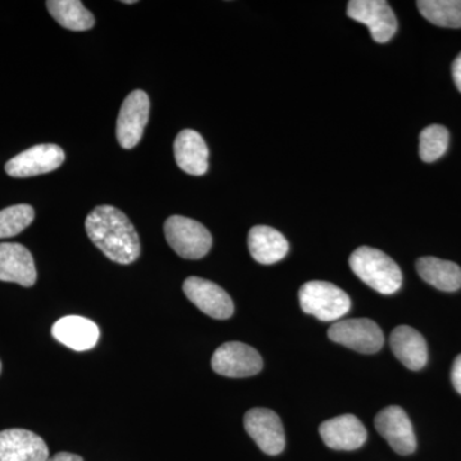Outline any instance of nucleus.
Instances as JSON below:
<instances>
[{
	"mask_svg": "<svg viewBox=\"0 0 461 461\" xmlns=\"http://www.w3.org/2000/svg\"><path fill=\"white\" fill-rule=\"evenodd\" d=\"M251 257L260 264H275L287 256L288 242L277 230L269 226H256L248 236Z\"/></svg>",
	"mask_w": 461,
	"mask_h": 461,
	"instance_id": "19",
	"label": "nucleus"
},
{
	"mask_svg": "<svg viewBox=\"0 0 461 461\" xmlns=\"http://www.w3.org/2000/svg\"><path fill=\"white\" fill-rule=\"evenodd\" d=\"M375 429L384 437L395 453L411 455L417 448L412 424L408 414L400 406H387L375 420Z\"/></svg>",
	"mask_w": 461,
	"mask_h": 461,
	"instance_id": "12",
	"label": "nucleus"
},
{
	"mask_svg": "<svg viewBox=\"0 0 461 461\" xmlns=\"http://www.w3.org/2000/svg\"><path fill=\"white\" fill-rule=\"evenodd\" d=\"M212 368L229 378H247L262 371L263 360L256 348L242 342H226L215 350Z\"/></svg>",
	"mask_w": 461,
	"mask_h": 461,
	"instance_id": "6",
	"label": "nucleus"
},
{
	"mask_svg": "<svg viewBox=\"0 0 461 461\" xmlns=\"http://www.w3.org/2000/svg\"><path fill=\"white\" fill-rule=\"evenodd\" d=\"M448 141L450 133L446 127L439 124L426 127L420 136V159L426 163L436 162L447 150Z\"/></svg>",
	"mask_w": 461,
	"mask_h": 461,
	"instance_id": "23",
	"label": "nucleus"
},
{
	"mask_svg": "<svg viewBox=\"0 0 461 461\" xmlns=\"http://www.w3.org/2000/svg\"><path fill=\"white\" fill-rule=\"evenodd\" d=\"M50 450L44 439L27 429L0 432V461H47Z\"/></svg>",
	"mask_w": 461,
	"mask_h": 461,
	"instance_id": "13",
	"label": "nucleus"
},
{
	"mask_svg": "<svg viewBox=\"0 0 461 461\" xmlns=\"http://www.w3.org/2000/svg\"><path fill=\"white\" fill-rule=\"evenodd\" d=\"M122 3H124V5H135L136 2L135 0H127V2L126 0H123Z\"/></svg>",
	"mask_w": 461,
	"mask_h": 461,
	"instance_id": "28",
	"label": "nucleus"
},
{
	"mask_svg": "<svg viewBox=\"0 0 461 461\" xmlns=\"http://www.w3.org/2000/svg\"><path fill=\"white\" fill-rule=\"evenodd\" d=\"M184 293L203 313L214 320H229L235 306L232 299L222 287L204 278L189 277L184 282Z\"/></svg>",
	"mask_w": 461,
	"mask_h": 461,
	"instance_id": "11",
	"label": "nucleus"
},
{
	"mask_svg": "<svg viewBox=\"0 0 461 461\" xmlns=\"http://www.w3.org/2000/svg\"><path fill=\"white\" fill-rule=\"evenodd\" d=\"M65 162V151L58 145H36L12 158L5 165L11 177L26 178L56 171Z\"/></svg>",
	"mask_w": 461,
	"mask_h": 461,
	"instance_id": "9",
	"label": "nucleus"
},
{
	"mask_svg": "<svg viewBox=\"0 0 461 461\" xmlns=\"http://www.w3.org/2000/svg\"><path fill=\"white\" fill-rule=\"evenodd\" d=\"M453 77L454 83L456 85L457 90L461 93V53L456 57L453 63Z\"/></svg>",
	"mask_w": 461,
	"mask_h": 461,
	"instance_id": "26",
	"label": "nucleus"
},
{
	"mask_svg": "<svg viewBox=\"0 0 461 461\" xmlns=\"http://www.w3.org/2000/svg\"><path fill=\"white\" fill-rule=\"evenodd\" d=\"M329 338L362 354H375L384 344V332L377 323L366 318L338 321L330 327Z\"/></svg>",
	"mask_w": 461,
	"mask_h": 461,
	"instance_id": "5",
	"label": "nucleus"
},
{
	"mask_svg": "<svg viewBox=\"0 0 461 461\" xmlns=\"http://www.w3.org/2000/svg\"><path fill=\"white\" fill-rule=\"evenodd\" d=\"M348 16L368 27L373 41L384 44L397 32V20L393 8L384 0H351Z\"/></svg>",
	"mask_w": 461,
	"mask_h": 461,
	"instance_id": "7",
	"label": "nucleus"
},
{
	"mask_svg": "<svg viewBox=\"0 0 461 461\" xmlns=\"http://www.w3.org/2000/svg\"><path fill=\"white\" fill-rule=\"evenodd\" d=\"M47 461H84L83 457L78 455L69 453H58L53 457H50Z\"/></svg>",
	"mask_w": 461,
	"mask_h": 461,
	"instance_id": "27",
	"label": "nucleus"
},
{
	"mask_svg": "<svg viewBox=\"0 0 461 461\" xmlns=\"http://www.w3.org/2000/svg\"><path fill=\"white\" fill-rule=\"evenodd\" d=\"M390 345L397 359L411 371H420L429 360L426 339L411 327H396L391 333Z\"/></svg>",
	"mask_w": 461,
	"mask_h": 461,
	"instance_id": "18",
	"label": "nucleus"
},
{
	"mask_svg": "<svg viewBox=\"0 0 461 461\" xmlns=\"http://www.w3.org/2000/svg\"><path fill=\"white\" fill-rule=\"evenodd\" d=\"M150 112V100L142 90L129 94L117 120V139L123 149H132L140 142Z\"/></svg>",
	"mask_w": 461,
	"mask_h": 461,
	"instance_id": "8",
	"label": "nucleus"
},
{
	"mask_svg": "<svg viewBox=\"0 0 461 461\" xmlns=\"http://www.w3.org/2000/svg\"><path fill=\"white\" fill-rule=\"evenodd\" d=\"M36 277L35 262L23 245L16 242L0 244V281L32 287L35 285Z\"/></svg>",
	"mask_w": 461,
	"mask_h": 461,
	"instance_id": "15",
	"label": "nucleus"
},
{
	"mask_svg": "<svg viewBox=\"0 0 461 461\" xmlns=\"http://www.w3.org/2000/svg\"><path fill=\"white\" fill-rule=\"evenodd\" d=\"M85 229L91 242L112 262L131 264L140 257V239L135 227L114 206H96L87 215Z\"/></svg>",
	"mask_w": 461,
	"mask_h": 461,
	"instance_id": "1",
	"label": "nucleus"
},
{
	"mask_svg": "<svg viewBox=\"0 0 461 461\" xmlns=\"http://www.w3.org/2000/svg\"><path fill=\"white\" fill-rule=\"evenodd\" d=\"M169 247L184 259H202L211 250L213 239L202 223L181 215H172L165 223Z\"/></svg>",
	"mask_w": 461,
	"mask_h": 461,
	"instance_id": "4",
	"label": "nucleus"
},
{
	"mask_svg": "<svg viewBox=\"0 0 461 461\" xmlns=\"http://www.w3.org/2000/svg\"><path fill=\"white\" fill-rule=\"evenodd\" d=\"M35 218L32 206L20 204L0 211V239L14 238L26 230Z\"/></svg>",
	"mask_w": 461,
	"mask_h": 461,
	"instance_id": "24",
	"label": "nucleus"
},
{
	"mask_svg": "<svg viewBox=\"0 0 461 461\" xmlns=\"http://www.w3.org/2000/svg\"><path fill=\"white\" fill-rule=\"evenodd\" d=\"M51 335L58 342L72 350L86 351L98 344L100 330L99 327L87 318L68 315L53 324Z\"/></svg>",
	"mask_w": 461,
	"mask_h": 461,
	"instance_id": "16",
	"label": "nucleus"
},
{
	"mask_svg": "<svg viewBox=\"0 0 461 461\" xmlns=\"http://www.w3.org/2000/svg\"><path fill=\"white\" fill-rule=\"evenodd\" d=\"M417 5L421 16L433 25L460 29L461 0H420Z\"/></svg>",
	"mask_w": 461,
	"mask_h": 461,
	"instance_id": "22",
	"label": "nucleus"
},
{
	"mask_svg": "<svg viewBox=\"0 0 461 461\" xmlns=\"http://www.w3.org/2000/svg\"><path fill=\"white\" fill-rule=\"evenodd\" d=\"M320 433L324 444L333 450L353 451L362 447L368 438L366 427L353 414L339 415L323 421Z\"/></svg>",
	"mask_w": 461,
	"mask_h": 461,
	"instance_id": "14",
	"label": "nucleus"
},
{
	"mask_svg": "<svg viewBox=\"0 0 461 461\" xmlns=\"http://www.w3.org/2000/svg\"><path fill=\"white\" fill-rule=\"evenodd\" d=\"M173 151L182 171L193 176H203L208 171L209 150L199 132L184 130L178 133Z\"/></svg>",
	"mask_w": 461,
	"mask_h": 461,
	"instance_id": "17",
	"label": "nucleus"
},
{
	"mask_svg": "<svg viewBox=\"0 0 461 461\" xmlns=\"http://www.w3.org/2000/svg\"><path fill=\"white\" fill-rule=\"evenodd\" d=\"M451 381L455 390L461 395V354L455 359L453 371H451Z\"/></svg>",
	"mask_w": 461,
	"mask_h": 461,
	"instance_id": "25",
	"label": "nucleus"
},
{
	"mask_svg": "<svg viewBox=\"0 0 461 461\" xmlns=\"http://www.w3.org/2000/svg\"><path fill=\"white\" fill-rule=\"evenodd\" d=\"M245 430L260 450L267 455H278L284 451L285 430L280 417L266 408H254L244 417Z\"/></svg>",
	"mask_w": 461,
	"mask_h": 461,
	"instance_id": "10",
	"label": "nucleus"
},
{
	"mask_svg": "<svg viewBox=\"0 0 461 461\" xmlns=\"http://www.w3.org/2000/svg\"><path fill=\"white\" fill-rule=\"evenodd\" d=\"M0 371H2V363H0Z\"/></svg>",
	"mask_w": 461,
	"mask_h": 461,
	"instance_id": "29",
	"label": "nucleus"
},
{
	"mask_svg": "<svg viewBox=\"0 0 461 461\" xmlns=\"http://www.w3.org/2000/svg\"><path fill=\"white\" fill-rule=\"evenodd\" d=\"M357 277L373 290L384 295L395 294L402 288V273L393 258L378 249H357L348 259Z\"/></svg>",
	"mask_w": 461,
	"mask_h": 461,
	"instance_id": "2",
	"label": "nucleus"
},
{
	"mask_svg": "<svg viewBox=\"0 0 461 461\" xmlns=\"http://www.w3.org/2000/svg\"><path fill=\"white\" fill-rule=\"evenodd\" d=\"M417 271L427 284L446 293H454L461 287V268L456 263L424 257L417 260Z\"/></svg>",
	"mask_w": 461,
	"mask_h": 461,
	"instance_id": "20",
	"label": "nucleus"
},
{
	"mask_svg": "<svg viewBox=\"0 0 461 461\" xmlns=\"http://www.w3.org/2000/svg\"><path fill=\"white\" fill-rule=\"evenodd\" d=\"M300 306L321 321H338L348 313L351 300L344 290L326 281H311L299 291Z\"/></svg>",
	"mask_w": 461,
	"mask_h": 461,
	"instance_id": "3",
	"label": "nucleus"
},
{
	"mask_svg": "<svg viewBox=\"0 0 461 461\" xmlns=\"http://www.w3.org/2000/svg\"><path fill=\"white\" fill-rule=\"evenodd\" d=\"M47 8L60 26L71 32H86L95 23L93 14L80 0H50Z\"/></svg>",
	"mask_w": 461,
	"mask_h": 461,
	"instance_id": "21",
	"label": "nucleus"
}]
</instances>
